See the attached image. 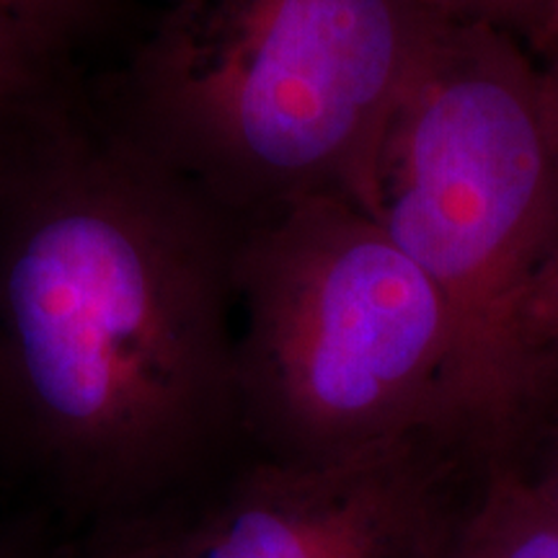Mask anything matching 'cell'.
<instances>
[{"mask_svg":"<svg viewBox=\"0 0 558 558\" xmlns=\"http://www.w3.org/2000/svg\"><path fill=\"white\" fill-rule=\"evenodd\" d=\"M50 60H54L50 47L0 9V122H16L39 107Z\"/></svg>","mask_w":558,"mask_h":558,"instance_id":"cell-8","label":"cell"},{"mask_svg":"<svg viewBox=\"0 0 558 558\" xmlns=\"http://www.w3.org/2000/svg\"><path fill=\"white\" fill-rule=\"evenodd\" d=\"M70 558H163L143 533H122L111 538L83 541Z\"/></svg>","mask_w":558,"mask_h":558,"instance_id":"cell-11","label":"cell"},{"mask_svg":"<svg viewBox=\"0 0 558 558\" xmlns=\"http://www.w3.org/2000/svg\"><path fill=\"white\" fill-rule=\"evenodd\" d=\"M241 228L107 114L0 153V465L83 541L150 525L243 452Z\"/></svg>","mask_w":558,"mask_h":558,"instance_id":"cell-1","label":"cell"},{"mask_svg":"<svg viewBox=\"0 0 558 558\" xmlns=\"http://www.w3.org/2000/svg\"><path fill=\"white\" fill-rule=\"evenodd\" d=\"M538 60L541 81H543V96H546V109L550 117V130H554L556 148H558V47L554 52L543 54Z\"/></svg>","mask_w":558,"mask_h":558,"instance_id":"cell-14","label":"cell"},{"mask_svg":"<svg viewBox=\"0 0 558 558\" xmlns=\"http://www.w3.org/2000/svg\"><path fill=\"white\" fill-rule=\"evenodd\" d=\"M429 558H558V522L518 460H486Z\"/></svg>","mask_w":558,"mask_h":558,"instance_id":"cell-6","label":"cell"},{"mask_svg":"<svg viewBox=\"0 0 558 558\" xmlns=\"http://www.w3.org/2000/svg\"><path fill=\"white\" fill-rule=\"evenodd\" d=\"M478 463L411 435L326 465L243 456L143 533L163 558H429Z\"/></svg>","mask_w":558,"mask_h":558,"instance_id":"cell-5","label":"cell"},{"mask_svg":"<svg viewBox=\"0 0 558 558\" xmlns=\"http://www.w3.org/2000/svg\"><path fill=\"white\" fill-rule=\"evenodd\" d=\"M418 3L442 19L497 26L527 45L548 0H418Z\"/></svg>","mask_w":558,"mask_h":558,"instance_id":"cell-10","label":"cell"},{"mask_svg":"<svg viewBox=\"0 0 558 558\" xmlns=\"http://www.w3.org/2000/svg\"><path fill=\"white\" fill-rule=\"evenodd\" d=\"M527 52L533 58H543V54L554 52L558 47V0H548L546 11L535 26V32L527 39Z\"/></svg>","mask_w":558,"mask_h":558,"instance_id":"cell-13","label":"cell"},{"mask_svg":"<svg viewBox=\"0 0 558 558\" xmlns=\"http://www.w3.org/2000/svg\"><path fill=\"white\" fill-rule=\"evenodd\" d=\"M437 19L418 0H173L109 117L239 222L316 197L365 209Z\"/></svg>","mask_w":558,"mask_h":558,"instance_id":"cell-2","label":"cell"},{"mask_svg":"<svg viewBox=\"0 0 558 558\" xmlns=\"http://www.w3.org/2000/svg\"><path fill=\"white\" fill-rule=\"evenodd\" d=\"M235 292L246 456L326 465L411 435L471 452L448 303L354 202L303 199L243 222Z\"/></svg>","mask_w":558,"mask_h":558,"instance_id":"cell-4","label":"cell"},{"mask_svg":"<svg viewBox=\"0 0 558 558\" xmlns=\"http://www.w3.org/2000/svg\"><path fill=\"white\" fill-rule=\"evenodd\" d=\"M107 0H0V9L58 54L70 39H81L104 16Z\"/></svg>","mask_w":558,"mask_h":558,"instance_id":"cell-9","label":"cell"},{"mask_svg":"<svg viewBox=\"0 0 558 558\" xmlns=\"http://www.w3.org/2000/svg\"><path fill=\"white\" fill-rule=\"evenodd\" d=\"M0 558H34V550L21 538L0 535Z\"/></svg>","mask_w":558,"mask_h":558,"instance_id":"cell-15","label":"cell"},{"mask_svg":"<svg viewBox=\"0 0 558 558\" xmlns=\"http://www.w3.org/2000/svg\"><path fill=\"white\" fill-rule=\"evenodd\" d=\"M520 465L522 471L527 473L530 484H533L535 492H538L543 505L548 507V512L554 514V520L558 522V435L550 439L546 452H541V458L535 460L533 465L527 463H520Z\"/></svg>","mask_w":558,"mask_h":558,"instance_id":"cell-12","label":"cell"},{"mask_svg":"<svg viewBox=\"0 0 558 558\" xmlns=\"http://www.w3.org/2000/svg\"><path fill=\"white\" fill-rule=\"evenodd\" d=\"M365 209L448 303L471 452L518 458L546 414L518 311L558 248V148L538 60L518 37L435 21L383 132Z\"/></svg>","mask_w":558,"mask_h":558,"instance_id":"cell-3","label":"cell"},{"mask_svg":"<svg viewBox=\"0 0 558 558\" xmlns=\"http://www.w3.org/2000/svg\"><path fill=\"white\" fill-rule=\"evenodd\" d=\"M518 339L548 411L558 393V248L535 271L520 300Z\"/></svg>","mask_w":558,"mask_h":558,"instance_id":"cell-7","label":"cell"}]
</instances>
